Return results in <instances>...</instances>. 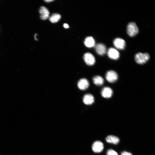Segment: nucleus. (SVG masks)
I'll return each mask as SVG.
<instances>
[{
  "label": "nucleus",
  "instance_id": "obj_21",
  "mask_svg": "<svg viewBox=\"0 0 155 155\" xmlns=\"http://www.w3.org/2000/svg\"><path fill=\"white\" fill-rule=\"evenodd\" d=\"M37 35V34H35V35H34V39H35L36 40H38V39H37V38H36V35Z\"/></svg>",
  "mask_w": 155,
  "mask_h": 155
},
{
  "label": "nucleus",
  "instance_id": "obj_2",
  "mask_svg": "<svg viewBox=\"0 0 155 155\" xmlns=\"http://www.w3.org/2000/svg\"><path fill=\"white\" fill-rule=\"evenodd\" d=\"M139 29L136 24L134 22L129 23L127 28V32L128 35L131 37H133L138 32Z\"/></svg>",
  "mask_w": 155,
  "mask_h": 155
},
{
  "label": "nucleus",
  "instance_id": "obj_10",
  "mask_svg": "<svg viewBox=\"0 0 155 155\" xmlns=\"http://www.w3.org/2000/svg\"><path fill=\"white\" fill-rule=\"evenodd\" d=\"M113 91L111 88L108 87L104 88L101 92V94L103 97L105 98H109L111 97Z\"/></svg>",
  "mask_w": 155,
  "mask_h": 155
},
{
  "label": "nucleus",
  "instance_id": "obj_5",
  "mask_svg": "<svg viewBox=\"0 0 155 155\" xmlns=\"http://www.w3.org/2000/svg\"><path fill=\"white\" fill-rule=\"evenodd\" d=\"M84 59L87 65L91 66L93 65L95 62V59L94 56L90 53H87L84 54Z\"/></svg>",
  "mask_w": 155,
  "mask_h": 155
},
{
  "label": "nucleus",
  "instance_id": "obj_9",
  "mask_svg": "<svg viewBox=\"0 0 155 155\" xmlns=\"http://www.w3.org/2000/svg\"><path fill=\"white\" fill-rule=\"evenodd\" d=\"M89 85V82L86 79L84 78L81 79L78 83V86L79 89L84 90L87 89Z\"/></svg>",
  "mask_w": 155,
  "mask_h": 155
},
{
  "label": "nucleus",
  "instance_id": "obj_13",
  "mask_svg": "<svg viewBox=\"0 0 155 155\" xmlns=\"http://www.w3.org/2000/svg\"><path fill=\"white\" fill-rule=\"evenodd\" d=\"M105 140L107 142L114 144H117L120 141V139L118 137L112 135H108Z\"/></svg>",
  "mask_w": 155,
  "mask_h": 155
},
{
  "label": "nucleus",
  "instance_id": "obj_15",
  "mask_svg": "<svg viewBox=\"0 0 155 155\" xmlns=\"http://www.w3.org/2000/svg\"><path fill=\"white\" fill-rule=\"evenodd\" d=\"M93 81L94 84L98 86L102 85L104 83V79L99 75L95 76L93 78Z\"/></svg>",
  "mask_w": 155,
  "mask_h": 155
},
{
  "label": "nucleus",
  "instance_id": "obj_17",
  "mask_svg": "<svg viewBox=\"0 0 155 155\" xmlns=\"http://www.w3.org/2000/svg\"><path fill=\"white\" fill-rule=\"evenodd\" d=\"M106 155H118V153L112 149L108 150L106 152Z\"/></svg>",
  "mask_w": 155,
  "mask_h": 155
},
{
  "label": "nucleus",
  "instance_id": "obj_7",
  "mask_svg": "<svg viewBox=\"0 0 155 155\" xmlns=\"http://www.w3.org/2000/svg\"><path fill=\"white\" fill-rule=\"evenodd\" d=\"M107 54L109 58L115 60L118 59L120 56L119 52L116 49L112 47L108 49Z\"/></svg>",
  "mask_w": 155,
  "mask_h": 155
},
{
  "label": "nucleus",
  "instance_id": "obj_14",
  "mask_svg": "<svg viewBox=\"0 0 155 155\" xmlns=\"http://www.w3.org/2000/svg\"><path fill=\"white\" fill-rule=\"evenodd\" d=\"M85 46L88 48H91L94 46L95 44V40L91 36L86 37L84 41Z\"/></svg>",
  "mask_w": 155,
  "mask_h": 155
},
{
  "label": "nucleus",
  "instance_id": "obj_6",
  "mask_svg": "<svg viewBox=\"0 0 155 155\" xmlns=\"http://www.w3.org/2000/svg\"><path fill=\"white\" fill-rule=\"evenodd\" d=\"M113 44L116 48L119 50L124 49L125 46V41L119 38H117L114 40Z\"/></svg>",
  "mask_w": 155,
  "mask_h": 155
},
{
  "label": "nucleus",
  "instance_id": "obj_19",
  "mask_svg": "<svg viewBox=\"0 0 155 155\" xmlns=\"http://www.w3.org/2000/svg\"><path fill=\"white\" fill-rule=\"evenodd\" d=\"M63 27L65 28H69V26L67 24L65 23L63 24Z\"/></svg>",
  "mask_w": 155,
  "mask_h": 155
},
{
  "label": "nucleus",
  "instance_id": "obj_16",
  "mask_svg": "<svg viewBox=\"0 0 155 155\" xmlns=\"http://www.w3.org/2000/svg\"><path fill=\"white\" fill-rule=\"evenodd\" d=\"M61 16L58 13L53 14L49 18L50 21L52 23H55L57 22L61 19Z\"/></svg>",
  "mask_w": 155,
  "mask_h": 155
},
{
  "label": "nucleus",
  "instance_id": "obj_11",
  "mask_svg": "<svg viewBox=\"0 0 155 155\" xmlns=\"http://www.w3.org/2000/svg\"><path fill=\"white\" fill-rule=\"evenodd\" d=\"M95 50L97 53L99 55H104L106 53V49L105 46L102 43H98L95 46Z\"/></svg>",
  "mask_w": 155,
  "mask_h": 155
},
{
  "label": "nucleus",
  "instance_id": "obj_4",
  "mask_svg": "<svg viewBox=\"0 0 155 155\" xmlns=\"http://www.w3.org/2000/svg\"><path fill=\"white\" fill-rule=\"evenodd\" d=\"M104 146L103 143L100 141H96L94 142L92 146L93 151L96 153H100L102 151Z\"/></svg>",
  "mask_w": 155,
  "mask_h": 155
},
{
  "label": "nucleus",
  "instance_id": "obj_3",
  "mask_svg": "<svg viewBox=\"0 0 155 155\" xmlns=\"http://www.w3.org/2000/svg\"><path fill=\"white\" fill-rule=\"evenodd\" d=\"M106 80L110 83H113L116 82L118 78L117 73L113 70H109L108 71L105 75Z\"/></svg>",
  "mask_w": 155,
  "mask_h": 155
},
{
  "label": "nucleus",
  "instance_id": "obj_20",
  "mask_svg": "<svg viewBox=\"0 0 155 155\" xmlns=\"http://www.w3.org/2000/svg\"><path fill=\"white\" fill-rule=\"evenodd\" d=\"M44 1L46 2H52L54 0H44Z\"/></svg>",
  "mask_w": 155,
  "mask_h": 155
},
{
  "label": "nucleus",
  "instance_id": "obj_12",
  "mask_svg": "<svg viewBox=\"0 0 155 155\" xmlns=\"http://www.w3.org/2000/svg\"><path fill=\"white\" fill-rule=\"evenodd\" d=\"M83 100L84 103L87 105L92 104L94 102V98L91 94H87L83 97Z\"/></svg>",
  "mask_w": 155,
  "mask_h": 155
},
{
  "label": "nucleus",
  "instance_id": "obj_1",
  "mask_svg": "<svg viewBox=\"0 0 155 155\" xmlns=\"http://www.w3.org/2000/svg\"><path fill=\"white\" fill-rule=\"evenodd\" d=\"M150 57L149 55L147 53H138L135 55V61L137 63L143 64L149 60Z\"/></svg>",
  "mask_w": 155,
  "mask_h": 155
},
{
  "label": "nucleus",
  "instance_id": "obj_8",
  "mask_svg": "<svg viewBox=\"0 0 155 155\" xmlns=\"http://www.w3.org/2000/svg\"><path fill=\"white\" fill-rule=\"evenodd\" d=\"M40 17L41 19L44 20L49 17V12L48 9L44 6H41L39 9Z\"/></svg>",
  "mask_w": 155,
  "mask_h": 155
},
{
  "label": "nucleus",
  "instance_id": "obj_18",
  "mask_svg": "<svg viewBox=\"0 0 155 155\" xmlns=\"http://www.w3.org/2000/svg\"><path fill=\"white\" fill-rule=\"evenodd\" d=\"M121 155H133V154L130 152L124 151L121 153Z\"/></svg>",
  "mask_w": 155,
  "mask_h": 155
}]
</instances>
